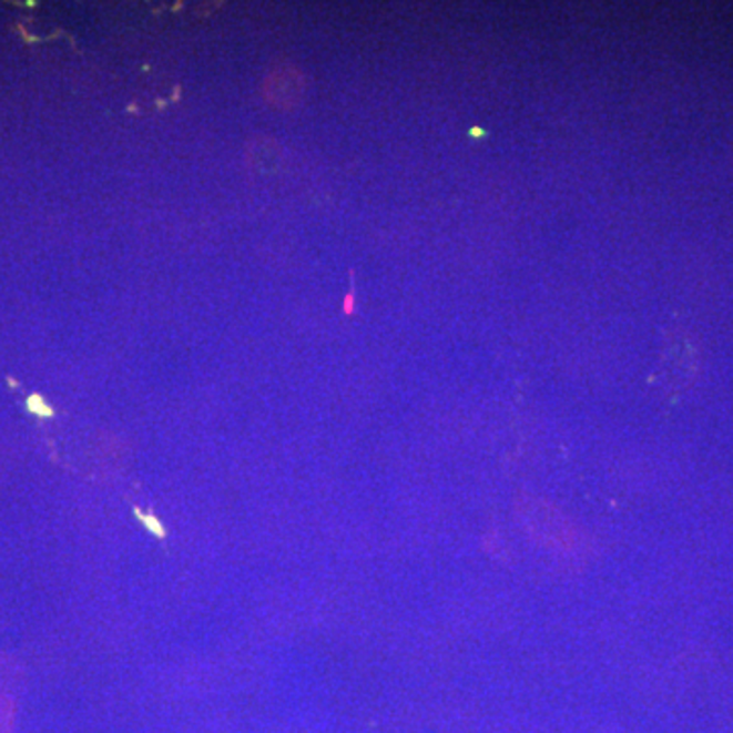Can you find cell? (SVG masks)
Here are the masks:
<instances>
[{"label":"cell","instance_id":"cell-1","mask_svg":"<svg viewBox=\"0 0 733 733\" xmlns=\"http://www.w3.org/2000/svg\"><path fill=\"white\" fill-rule=\"evenodd\" d=\"M135 516L150 530L151 535L157 536V538H165V528H163V523L157 518H153L150 513H143L141 510H135Z\"/></svg>","mask_w":733,"mask_h":733}]
</instances>
